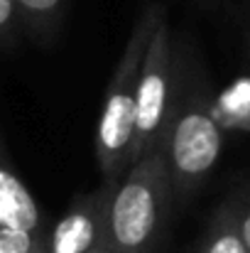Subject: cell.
Segmentation results:
<instances>
[{"label":"cell","mask_w":250,"mask_h":253,"mask_svg":"<svg viewBox=\"0 0 250 253\" xmlns=\"http://www.w3.org/2000/svg\"><path fill=\"white\" fill-rule=\"evenodd\" d=\"M177 197H189L221 155V126L206 91L189 74L174 88L160 140Z\"/></svg>","instance_id":"3957f363"},{"label":"cell","mask_w":250,"mask_h":253,"mask_svg":"<svg viewBox=\"0 0 250 253\" xmlns=\"http://www.w3.org/2000/svg\"><path fill=\"white\" fill-rule=\"evenodd\" d=\"M15 2L20 7L25 32L35 42L49 44L59 35L69 0H15Z\"/></svg>","instance_id":"52a82bcc"},{"label":"cell","mask_w":250,"mask_h":253,"mask_svg":"<svg viewBox=\"0 0 250 253\" xmlns=\"http://www.w3.org/2000/svg\"><path fill=\"white\" fill-rule=\"evenodd\" d=\"M91 253H115V251H113V246H110V244H108V239H106V241H103L98 249H93Z\"/></svg>","instance_id":"8fae6325"},{"label":"cell","mask_w":250,"mask_h":253,"mask_svg":"<svg viewBox=\"0 0 250 253\" xmlns=\"http://www.w3.org/2000/svg\"><path fill=\"white\" fill-rule=\"evenodd\" d=\"M233 216H236V224H238V231L246 241L250 251V204H243V207H236L233 209Z\"/></svg>","instance_id":"30bf717a"},{"label":"cell","mask_w":250,"mask_h":253,"mask_svg":"<svg viewBox=\"0 0 250 253\" xmlns=\"http://www.w3.org/2000/svg\"><path fill=\"white\" fill-rule=\"evenodd\" d=\"M174 184L162 145L133 163L110 202L108 244L115 253H160L174 204Z\"/></svg>","instance_id":"6da1fadb"},{"label":"cell","mask_w":250,"mask_h":253,"mask_svg":"<svg viewBox=\"0 0 250 253\" xmlns=\"http://www.w3.org/2000/svg\"><path fill=\"white\" fill-rule=\"evenodd\" d=\"M201 253H250L241 231H238L233 211H221L218 214L216 224L211 226V231L206 236V244H204Z\"/></svg>","instance_id":"ba28073f"},{"label":"cell","mask_w":250,"mask_h":253,"mask_svg":"<svg viewBox=\"0 0 250 253\" xmlns=\"http://www.w3.org/2000/svg\"><path fill=\"white\" fill-rule=\"evenodd\" d=\"M177 64H174V42L162 10L155 25V32L147 44L143 77L138 86V123H135V143H133V163H138L145 153L160 145L167 113L177 88Z\"/></svg>","instance_id":"277c9868"},{"label":"cell","mask_w":250,"mask_h":253,"mask_svg":"<svg viewBox=\"0 0 250 253\" xmlns=\"http://www.w3.org/2000/svg\"><path fill=\"white\" fill-rule=\"evenodd\" d=\"M49 234L37 199L0 138V253H47Z\"/></svg>","instance_id":"5b68a950"},{"label":"cell","mask_w":250,"mask_h":253,"mask_svg":"<svg viewBox=\"0 0 250 253\" xmlns=\"http://www.w3.org/2000/svg\"><path fill=\"white\" fill-rule=\"evenodd\" d=\"M25 32V22L15 0H0V47H15Z\"/></svg>","instance_id":"9c48e42d"},{"label":"cell","mask_w":250,"mask_h":253,"mask_svg":"<svg viewBox=\"0 0 250 253\" xmlns=\"http://www.w3.org/2000/svg\"><path fill=\"white\" fill-rule=\"evenodd\" d=\"M162 10L165 7L160 2H150L140 12L106 88L93 140L96 160L103 172V179H123V174L130 168L135 123H138V86L143 77L147 44Z\"/></svg>","instance_id":"7a4b0ae2"},{"label":"cell","mask_w":250,"mask_h":253,"mask_svg":"<svg viewBox=\"0 0 250 253\" xmlns=\"http://www.w3.org/2000/svg\"><path fill=\"white\" fill-rule=\"evenodd\" d=\"M120 179H103L93 192L71 199L49 234L47 253H91L108 239V211Z\"/></svg>","instance_id":"8992f818"}]
</instances>
